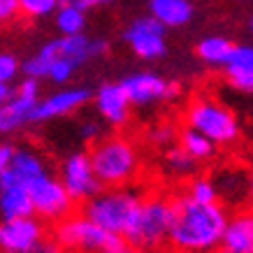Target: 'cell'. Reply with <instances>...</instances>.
Here are the masks:
<instances>
[{
  "label": "cell",
  "mask_w": 253,
  "mask_h": 253,
  "mask_svg": "<svg viewBox=\"0 0 253 253\" xmlns=\"http://www.w3.org/2000/svg\"><path fill=\"white\" fill-rule=\"evenodd\" d=\"M174 221L169 230V253H216L230 209L223 202H195L186 193H172Z\"/></svg>",
  "instance_id": "cell-1"
},
{
  "label": "cell",
  "mask_w": 253,
  "mask_h": 253,
  "mask_svg": "<svg viewBox=\"0 0 253 253\" xmlns=\"http://www.w3.org/2000/svg\"><path fill=\"white\" fill-rule=\"evenodd\" d=\"M88 161L100 188H128L142 174V154L128 135H109L95 142Z\"/></svg>",
  "instance_id": "cell-2"
},
{
  "label": "cell",
  "mask_w": 253,
  "mask_h": 253,
  "mask_svg": "<svg viewBox=\"0 0 253 253\" xmlns=\"http://www.w3.org/2000/svg\"><path fill=\"white\" fill-rule=\"evenodd\" d=\"M174 221V200L172 193L156 191L142 198L137 216L128 232L123 235V244L144 253L168 251L169 230Z\"/></svg>",
  "instance_id": "cell-3"
},
{
  "label": "cell",
  "mask_w": 253,
  "mask_h": 253,
  "mask_svg": "<svg viewBox=\"0 0 253 253\" xmlns=\"http://www.w3.org/2000/svg\"><path fill=\"white\" fill-rule=\"evenodd\" d=\"M142 198H144V193L132 188V186H128V188H100L95 198L82 205L79 214H84L88 221L95 223L105 232H112V235L123 239V235L128 232V228L137 216Z\"/></svg>",
  "instance_id": "cell-4"
},
{
  "label": "cell",
  "mask_w": 253,
  "mask_h": 253,
  "mask_svg": "<svg viewBox=\"0 0 253 253\" xmlns=\"http://www.w3.org/2000/svg\"><path fill=\"white\" fill-rule=\"evenodd\" d=\"M186 128L205 135L216 146H230L239 139V121L221 100L207 93H198L188 100L184 109Z\"/></svg>",
  "instance_id": "cell-5"
},
{
  "label": "cell",
  "mask_w": 253,
  "mask_h": 253,
  "mask_svg": "<svg viewBox=\"0 0 253 253\" xmlns=\"http://www.w3.org/2000/svg\"><path fill=\"white\" fill-rule=\"evenodd\" d=\"M54 242L58 244L61 251L68 253H109L126 246L121 237L105 232L79 211L63 218L61 223H56Z\"/></svg>",
  "instance_id": "cell-6"
},
{
  "label": "cell",
  "mask_w": 253,
  "mask_h": 253,
  "mask_svg": "<svg viewBox=\"0 0 253 253\" xmlns=\"http://www.w3.org/2000/svg\"><path fill=\"white\" fill-rule=\"evenodd\" d=\"M28 195L33 202V216L46 223H61L63 218H68L77 211V205L70 200L68 191L63 188L61 179H56L54 174H40L38 179H33L28 184Z\"/></svg>",
  "instance_id": "cell-7"
},
{
  "label": "cell",
  "mask_w": 253,
  "mask_h": 253,
  "mask_svg": "<svg viewBox=\"0 0 253 253\" xmlns=\"http://www.w3.org/2000/svg\"><path fill=\"white\" fill-rule=\"evenodd\" d=\"M61 184L68 191L70 200L75 205H84L100 193V184L95 172L91 168L88 154H70L63 161L61 168Z\"/></svg>",
  "instance_id": "cell-8"
},
{
  "label": "cell",
  "mask_w": 253,
  "mask_h": 253,
  "mask_svg": "<svg viewBox=\"0 0 253 253\" xmlns=\"http://www.w3.org/2000/svg\"><path fill=\"white\" fill-rule=\"evenodd\" d=\"M38 100H40L38 79L26 77L14 91V95L5 105H0V132L7 135V132L19 130L26 123H31V112L38 105Z\"/></svg>",
  "instance_id": "cell-9"
},
{
  "label": "cell",
  "mask_w": 253,
  "mask_h": 253,
  "mask_svg": "<svg viewBox=\"0 0 253 253\" xmlns=\"http://www.w3.org/2000/svg\"><path fill=\"white\" fill-rule=\"evenodd\" d=\"M121 86L132 107H149V105L161 102V100H172L179 93V88L174 84L165 82V79L154 75V72H135V75H128L121 82Z\"/></svg>",
  "instance_id": "cell-10"
},
{
  "label": "cell",
  "mask_w": 253,
  "mask_h": 253,
  "mask_svg": "<svg viewBox=\"0 0 253 253\" xmlns=\"http://www.w3.org/2000/svg\"><path fill=\"white\" fill-rule=\"evenodd\" d=\"M123 40L132 46V51L139 56V58H161L168 51V44H165V26L158 23L154 16H139L132 21V26L123 33Z\"/></svg>",
  "instance_id": "cell-11"
},
{
  "label": "cell",
  "mask_w": 253,
  "mask_h": 253,
  "mask_svg": "<svg viewBox=\"0 0 253 253\" xmlns=\"http://www.w3.org/2000/svg\"><path fill=\"white\" fill-rule=\"evenodd\" d=\"M44 239V225L35 216L0 221V249L5 253H31Z\"/></svg>",
  "instance_id": "cell-12"
},
{
  "label": "cell",
  "mask_w": 253,
  "mask_h": 253,
  "mask_svg": "<svg viewBox=\"0 0 253 253\" xmlns=\"http://www.w3.org/2000/svg\"><path fill=\"white\" fill-rule=\"evenodd\" d=\"M216 253H253V209L237 207L228 216V225Z\"/></svg>",
  "instance_id": "cell-13"
},
{
  "label": "cell",
  "mask_w": 253,
  "mask_h": 253,
  "mask_svg": "<svg viewBox=\"0 0 253 253\" xmlns=\"http://www.w3.org/2000/svg\"><path fill=\"white\" fill-rule=\"evenodd\" d=\"M91 100V91L88 88H65L54 95H49L44 100H38V105L31 112V123H42L56 116H65L77 112L79 107H84Z\"/></svg>",
  "instance_id": "cell-14"
},
{
  "label": "cell",
  "mask_w": 253,
  "mask_h": 253,
  "mask_svg": "<svg viewBox=\"0 0 253 253\" xmlns=\"http://www.w3.org/2000/svg\"><path fill=\"white\" fill-rule=\"evenodd\" d=\"M0 216H2V221L33 216L28 186L21 179H16L9 169L5 174H0Z\"/></svg>",
  "instance_id": "cell-15"
},
{
  "label": "cell",
  "mask_w": 253,
  "mask_h": 253,
  "mask_svg": "<svg viewBox=\"0 0 253 253\" xmlns=\"http://www.w3.org/2000/svg\"><path fill=\"white\" fill-rule=\"evenodd\" d=\"M95 107H98L100 116L112 128H123V126H128V121H130L132 105L121 84L100 86V91L95 93Z\"/></svg>",
  "instance_id": "cell-16"
},
{
  "label": "cell",
  "mask_w": 253,
  "mask_h": 253,
  "mask_svg": "<svg viewBox=\"0 0 253 253\" xmlns=\"http://www.w3.org/2000/svg\"><path fill=\"white\" fill-rule=\"evenodd\" d=\"M225 77L237 91L253 95V44H235L223 65Z\"/></svg>",
  "instance_id": "cell-17"
},
{
  "label": "cell",
  "mask_w": 253,
  "mask_h": 253,
  "mask_svg": "<svg viewBox=\"0 0 253 253\" xmlns=\"http://www.w3.org/2000/svg\"><path fill=\"white\" fill-rule=\"evenodd\" d=\"M149 12L165 28H176L191 21L195 9L191 0H149Z\"/></svg>",
  "instance_id": "cell-18"
},
{
  "label": "cell",
  "mask_w": 253,
  "mask_h": 253,
  "mask_svg": "<svg viewBox=\"0 0 253 253\" xmlns=\"http://www.w3.org/2000/svg\"><path fill=\"white\" fill-rule=\"evenodd\" d=\"M9 172L28 186L33 179L44 174L46 168H44V161L40 158V154H35L31 149H14L12 161H9Z\"/></svg>",
  "instance_id": "cell-19"
},
{
  "label": "cell",
  "mask_w": 253,
  "mask_h": 253,
  "mask_svg": "<svg viewBox=\"0 0 253 253\" xmlns=\"http://www.w3.org/2000/svg\"><path fill=\"white\" fill-rule=\"evenodd\" d=\"M176 144L181 146L195 163H207L216 156L214 142H209L205 135H200V132H195L193 128H186V126L176 135Z\"/></svg>",
  "instance_id": "cell-20"
},
{
  "label": "cell",
  "mask_w": 253,
  "mask_h": 253,
  "mask_svg": "<svg viewBox=\"0 0 253 253\" xmlns=\"http://www.w3.org/2000/svg\"><path fill=\"white\" fill-rule=\"evenodd\" d=\"M56 58H61V51H58V40H51V42H46L42 49H40L35 56H31L28 61L21 65L23 75L28 79H42L46 77V72L49 68L54 65Z\"/></svg>",
  "instance_id": "cell-21"
},
{
  "label": "cell",
  "mask_w": 253,
  "mask_h": 253,
  "mask_svg": "<svg viewBox=\"0 0 253 253\" xmlns=\"http://www.w3.org/2000/svg\"><path fill=\"white\" fill-rule=\"evenodd\" d=\"M232 46L235 44L230 40L221 38V35H211V38H205L198 44V56L209 65H225L230 58Z\"/></svg>",
  "instance_id": "cell-22"
},
{
  "label": "cell",
  "mask_w": 253,
  "mask_h": 253,
  "mask_svg": "<svg viewBox=\"0 0 253 253\" xmlns=\"http://www.w3.org/2000/svg\"><path fill=\"white\" fill-rule=\"evenodd\" d=\"M163 165H165V169H168L169 174L181 176V179L195 176V169H198V163L193 161L179 144L168 146V151L163 154Z\"/></svg>",
  "instance_id": "cell-23"
},
{
  "label": "cell",
  "mask_w": 253,
  "mask_h": 253,
  "mask_svg": "<svg viewBox=\"0 0 253 253\" xmlns=\"http://www.w3.org/2000/svg\"><path fill=\"white\" fill-rule=\"evenodd\" d=\"M181 193H186L191 200L195 202H202V205H209V202H221L218 200V191H216L214 181L205 174H195L191 176V181L186 184V188Z\"/></svg>",
  "instance_id": "cell-24"
},
{
  "label": "cell",
  "mask_w": 253,
  "mask_h": 253,
  "mask_svg": "<svg viewBox=\"0 0 253 253\" xmlns=\"http://www.w3.org/2000/svg\"><path fill=\"white\" fill-rule=\"evenodd\" d=\"M56 26L63 33V38L65 35H79V33H84L86 12H79V9L72 7H58L56 9Z\"/></svg>",
  "instance_id": "cell-25"
},
{
  "label": "cell",
  "mask_w": 253,
  "mask_h": 253,
  "mask_svg": "<svg viewBox=\"0 0 253 253\" xmlns=\"http://www.w3.org/2000/svg\"><path fill=\"white\" fill-rule=\"evenodd\" d=\"M58 9V0H19V14H26L31 19L54 14Z\"/></svg>",
  "instance_id": "cell-26"
},
{
  "label": "cell",
  "mask_w": 253,
  "mask_h": 253,
  "mask_svg": "<svg viewBox=\"0 0 253 253\" xmlns=\"http://www.w3.org/2000/svg\"><path fill=\"white\" fill-rule=\"evenodd\" d=\"M176 135H179V130L172 123H161L149 130V142L156 146H172L176 142Z\"/></svg>",
  "instance_id": "cell-27"
},
{
  "label": "cell",
  "mask_w": 253,
  "mask_h": 253,
  "mask_svg": "<svg viewBox=\"0 0 253 253\" xmlns=\"http://www.w3.org/2000/svg\"><path fill=\"white\" fill-rule=\"evenodd\" d=\"M75 70H77V65L72 61H68V58H56L54 65L46 72V77L51 79L54 84H65V82L75 75Z\"/></svg>",
  "instance_id": "cell-28"
},
{
  "label": "cell",
  "mask_w": 253,
  "mask_h": 253,
  "mask_svg": "<svg viewBox=\"0 0 253 253\" xmlns=\"http://www.w3.org/2000/svg\"><path fill=\"white\" fill-rule=\"evenodd\" d=\"M19 61L12 54H0V84H9L12 79L19 75Z\"/></svg>",
  "instance_id": "cell-29"
},
{
  "label": "cell",
  "mask_w": 253,
  "mask_h": 253,
  "mask_svg": "<svg viewBox=\"0 0 253 253\" xmlns=\"http://www.w3.org/2000/svg\"><path fill=\"white\" fill-rule=\"evenodd\" d=\"M19 14V0H0V21H12Z\"/></svg>",
  "instance_id": "cell-30"
},
{
  "label": "cell",
  "mask_w": 253,
  "mask_h": 253,
  "mask_svg": "<svg viewBox=\"0 0 253 253\" xmlns=\"http://www.w3.org/2000/svg\"><path fill=\"white\" fill-rule=\"evenodd\" d=\"M82 137H84V142H100L102 139V128H100V123H84L82 126Z\"/></svg>",
  "instance_id": "cell-31"
},
{
  "label": "cell",
  "mask_w": 253,
  "mask_h": 253,
  "mask_svg": "<svg viewBox=\"0 0 253 253\" xmlns=\"http://www.w3.org/2000/svg\"><path fill=\"white\" fill-rule=\"evenodd\" d=\"M12 154H14V149L7 144L0 146V174H5L9 169V161H12Z\"/></svg>",
  "instance_id": "cell-32"
},
{
  "label": "cell",
  "mask_w": 253,
  "mask_h": 253,
  "mask_svg": "<svg viewBox=\"0 0 253 253\" xmlns=\"http://www.w3.org/2000/svg\"><path fill=\"white\" fill-rule=\"evenodd\" d=\"M31 253H63L61 249H58V244L56 242H46V239H42L35 249H33Z\"/></svg>",
  "instance_id": "cell-33"
},
{
  "label": "cell",
  "mask_w": 253,
  "mask_h": 253,
  "mask_svg": "<svg viewBox=\"0 0 253 253\" xmlns=\"http://www.w3.org/2000/svg\"><path fill=\"white\" fill-rule=\"evenodd\" d=\"M58 7H72L79 12H86L91 5H88V0H58Z\"/></svg>",
  "instance_id": "cell-34"
},
{
  "label": "cell",
  "mask_w": 253,
  "mask_h": 253,
  "mask_svg": "<svg viewBox=\"0 0 253 253\" xmlns=\"http://www.w3.org/2000/svg\"><path fill=\"white\" fill-rule=\"evenodd\" d=\"M246 207H251L253 209V169L249 172V181H246Z\"/></svg>",
  "instance_id": "cell-35"
},
{
  "label": "cell",
  "mask_w": 253,
  "mask_h": 253,
  "mask_svg": "<svg viewBox=\"0 0 253 253\" xmlns=\"http://www.w3.org/2000/svg\"><path fill=\"white\" fill-rule=\"evenodd\" d=\"M109 253H144V251H137V249H130V246H123L119 251H109Z\"/></svg>",
  "instance_id": "cell-36"
},
{
  "label": "cell",
  "mask_w": 253,
  "mask_h": 253,
  "mask_svg": "<svg viewBox=\"0 0 253 253\" xmlns=\"http://www.w3.org/2000/svg\"><path fill=\"white\" fill-rule=\"evenodd\" d=\"M105 2H112V0H88V5H105Z\"/></svg>",
  "instance_id": "cell-37"
},
{
  "label": "cell",
  "mask_w": 253,
  "mask_h": 253,
  "mask_svg": "<svg viewBox=\"0 0 253 253\" xmlns=\"http://www.w3.org/2000/svg\"><path fill=\"white\" fill-rule=\"evenodd\" d=\"M251 28H253V19H251Z\"/></svg>",
  "instance_id": "cell-38"
}]
</instances>
